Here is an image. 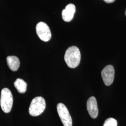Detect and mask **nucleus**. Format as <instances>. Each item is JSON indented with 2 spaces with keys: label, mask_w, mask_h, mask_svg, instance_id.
<instances>
[{
  "label": "nucleus",
  "mask_w": 126,
  "mask_h": 126,
  "mask_svg": "<svg viewBox=\"0 0 126 126\" xmlns=\"http://www.w3.org/2000/svg\"><path fill=\"white\" fill-rule=\"evenodd\" d=\"M64 59L69 67H77L81 60V54L79 49L75 46L69 47L65 52Z\"/></svg>",
  "instance_id": "1"
},
{
  "label": "nucleus",
  "mask_w": 126,
  "mask_h": 126,
  "mask_svg": "<svg viewBox=\"0 0 126 126\" xmlns=\"http://www.w3.org/2000/svg\"><path fill=\"white\" fill-rule=\"evenodd\" d=\"M13 103V97L9 89L4 88L1 91L0 105L2 111L5 113L11 111Z\"/></svg>",
  "instance_id": "2"
},
{
  "label": "nucleus",
  "mask_w": 126,
  "mask_h": 126,
  "mask_svg": "<svg viewBox=\"0 0 126 126\" xmlns=\"http://www.w3.org/2000/svg\"><path fill=\"white\" fill-rule=\"evenodd\" d=\"M46 108L45 99L42 97H36L32 99L29 112L32 116H37L43 113Z\"/></svg>",
  "instance_id": "3"
},
{
  "label": "nucleus",
  "mask_w": 126,
  "mask_h": 126,
  "mask_svg": "<svg viewBox=\"0 0 126 126\" xmlns=\"http://www.w3.org/2000/svg\"><path fill=\"white\" fill-rule=\"evenodd\" d=\"M57 111L63 126H72V118L66 107L62 103L57 105Z\"/></svg>",
  "instance_id": "4"
},
{
  "label": "nucleus",
  "mask_w": 126,
  "mask_h": 126,
  "mask_svg": "<svg viewBox=\"0 0 126 126\" xmlns=\"http://www.w3.org/2000/svg\"><path fill=\"white\" fill-rule=\"evenodd\" d=\"M36 34L41 40L48 42L51 37L50 28L44 22H39L36 26Z\"/></svg>",
  "instance_id": "5"
},
{
  "label": "nucleus",
  "mask_w": 126,
  "mask_h": 126,
  "mask_svg": "<svg viewBox=\"0 0 126 126\" xmlns=\"http://www.w3.org/2000/svg\"><path fill=\"white\" fill-rule=\"evenodd\" d=\"M114 69L112 65H108L104 68L101 72V76L105 85L110 86L114 78Z\"/></svg>",
  "instance_id": "6"
},
{
  "label": "nucleus",
  "mask_w": 126,
  "mask_h": 126,
  "mask_svg": "<svg viewBox=\"0 0 126 126\" xmlns=\"http://www.w3.org/2000/svg\"><path fill=\"white\" fill-rule=\"evenodd\" d=\"M86 106L90 116L93 119L96 118L98 115L99 110L97 100L94 97L92 96L89 98L87 101Z\"/></svg>",
  "instance_id": "7"
},
{
  "label": "nucleus",
  "mask_w": 126,
  "mask_h": 126,
  "mask_svg": "<svg viewBox=\"0 0 126 126\" xmlns=\"http://www.w3.org/2000/svg\"><path fill=\"white\" fill-rule=\"evenodd\" d=\"M76 11L75 5L69 4L65 7V9H63L62 12V16L63 20L66 22H69L72 20Z\"/></svg>",
  "instance_id": "8"
},
{
  "label": "nucleus",
  "mask_w": 126,
  "mask_h": 126,
  "mask_svg": "<svg viewBox=\"0 0 126 126\" xmlns=\"http://www.w3.org/2000/svg\"><path fill=\"white\" fill-rule=\"evenodd\" d=\"M7 62L9 69L13 71H16L19 68L20 62L18 57L15 56H9L7 58Z\"/></svg>",
  "instance_id": "9"
},
{
  "label": "nucleus",
  "mask_w": 126,
  "mask_h": 126,
  "mask_svg": "<svg viewBox=\"0 0 126 126\" xmlns=\"http://www.w3.org/2000/svg\"><path fill=\"white\" fill-rule=\"evenodd\" d=\"M14 86L18 92L24 94L27 90V83L21 79H17L14 82Z\"/></svg>",
  "instance_id": "10"
},
{
  "label": "nucleus",
  "mask_w": 126,
  "mask_h": 126,
  "mask_svg": "<svg viewBox=\"0 0 126 126\" xmlns=\"http://www.w3.org/2000/svg\"><path fill=\"white\" fill-rule=\"evenodd\" d=\"M117 121L114 118H109L104 123L103 126H117Z\"/></svg>",
  "instance_id": "11"
},
{
  "label": "nucleus",
  "mask_w": 126,
  "mask_h": 126,
  "mask_svg": "<svg viewBox=\"0 0 126 126\" xmlns=\"http://www.w3.org/2000/svg\"><path fill=\"white\" fill-rule=\"evenodd\" d=\"M103 0L105 1L106 3H112L115 1V0Z\"/></svg>",
  "instance_id": "12"
},
{
  "label": "nucleus",
  "mask_w": 126,
  "mask_h": 126,
  "mask_svg": "<svg viewBox=\"0 0 126 126\" xmlns=\"http://www.w3.org/2000/svg\"></svg>",
  "instance_id": "13"
}]
</instances>
